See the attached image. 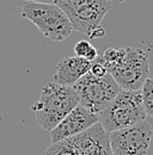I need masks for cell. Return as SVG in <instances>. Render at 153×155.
<instances>
[{"label":"cell","mask_w":153,"mask_h":155,"mask_svg":"<svg viewBox=\"0 0 153 155\" xmlns=\"http://www.w3.org/2000/svg\"><path fill=\"white\" fill-rule=\"evenodd\" d=\"M74 53L76 56L86 58L89 61H93L98 56V50L89 41H79L74 45Z\"/></svg>","instance_id":"cell-14"},{"label":"cell","mask_w":153,"mask_h":155,"mask_svg":"<svg viewBox=\"0 0 153 155\" xmlns=\"http://www.w3.org/2000/svg\"><path fill=\"white\" fill-rule=\"evenodd\" d=\"M96 123H98V115L78 104L49 131L52 143L78 135Z\"/></svg>","instance_id":"cell-8"},{"label":"cell","mask_w":153,"mask_h":155,"mask_svg":"<svg viewBox=\"0 0 153 155\" xmlns=\"http://www.w3.org/2000/svg\"><path fill=\"white\" fill-rule=\"evenodd\" d=\"M89 72L95 77H103V75H105L108 73L107 66H105L100 54H98V56L93 61H91V66H90V71Z\"/></svg>","instance_id":"cell-15"},{"label":"cell","mask_w":153,"mask_h":155,"mask_svg":"<svg viewBox=\"0 0 153 155\" xmlns=\"http://www.w3.org/2000/svg\"><path fill=\"white\" fill-rule=\"evenodd\" d=\"M126 54V48H108L102 55V58L109 71L111 67L118 64Z\"/></svg>","instance_id":"cell-13"},{"label":"cell","mask_w":153,"mask_h":155,"mask_svg":"<svg viewBox=\"0 0 153 155\" xmlns=\"http://www.w3.org/2000/svg\"><path fill=\"white\" fill-rule=\"evenodd\" d=\"M78 155H114L109 146L108 133L96 123L83 133L68 137Z\"/></svg>","instance_id":"cell-9"},{"label":"cell","mask_w":153,"mask_h":155,"mask_svg":"<svg viewBox=\"0 0 153 155\" xmlns=\"http://www.w3.org/2000/svg\"><path fill=\"white\" fill-rule=\"evenodd\" d=\"M91 61L79 56L62 58L56 66L55 73L52 78L53 81L66 86H73L76 80L90 71Z\"/></svg>","instance_id":"cell-10"},{"label":"cell","mask_w":153,"mask_h":155,"mask_svg":"<svg viewBox=\"0 0 153 155\" xmlns=\"http://www.w3.org/2000/svg\"><path fill=\"white\" fill-rule=\"evenodd\" d=\"M146 117L140 90L121 88L114 99L98 114V123L109 134L141 122Z\"/></svg>","instance_id":"cell-2"},{"label":"cell","mask_w":153,"mask_h":155,"mask_svg":"<svg viewBox=\"0 0 153 155\" xmlns=\"http://www.w3.org/2000/svg\"><path fill=\"white\" fill-rule=\"evenodd\" d=\"M55 4L67 15L73 30L89 38L104 36L100 23L111 8L113 0H56Z\"/></svg>","instance_id":"cell-3"},{"label":"cell","mask_w":153,"mask_h":155,"mask_svg":"<svg viewBox=\"0 0 153 155\" xmlns=\"http://www.w3.org/2000/svg\"><path fill=\"white\" fill-rule=\"evenodd\" d=\"M110 73L121 88L140 90L150 74L148 54L141 48H126L122 61L111 67Z\"/></svg>","instance_id":"cell-6"},{"label":"cell","mask_w":153,"mask_h":155,"mask_svg":"<svg viewBox=\"0 0 153 155\" xmlns=\"http://www.w3.org/2000/svg\"><path fill=\"white\" fill-rule=\"evenodd\" d=\"M24 1H36V2H47V4H55L56 0H24Z\"/></svg>","instance_id":"cell-16"},{"label":"cell","mask_w":153,"mask_h":155,"mask_svg":"<svg viewBox=\"0 0 153 155\" xmlns=\"http://www.w3.org/2000/svg\"><path fill=\"white\" fill-rule=\"evenodd\" d=\"M108 136L114 155H146L151 146L153 129L144 119L133 125L114 130Z\"/></svg>","instance_id":"cell-7"},{"label":"cell","mask_w":153,"mask_h":155,"mask_svg":"<svg viewBox=\"0 0 153 155\" xmlns=\"http://www.w3.org/2000/svg\"><path fill=\"white\" fill-rule=\"evenodd\" d=\"M43 155H78L76 148L71 143L68 138L54 142L49 146V148L44 152Z\"/></svg>","instance_id":"cell-12"},{"label":"cell","mask_w":153,"mask_h":155,"mask_svg":"<svg viewBox=\"0 0 153 155\" xmlns=\"http://www.w3.org/2000/svg\"><path fill=\"white\" fill-rule=\"evenodd\" d=\"M140 92L146 115L153 117V78H147L144 81Z\"/></svg>","instance_id":"cell-11"},{"label":"cell","mask_w":153,"mask_h":155,"mask_svg":"<svg viewBox=\"0 0 153 155\" xmlns=\"http://www.w3.org/2000/svg\"><path fill=\"white\" fill-rule=\"evenodd\" d=\"M22 17L35 24L44 37L56 42L70 37L73 31L67 15L56 4L24 1Z\"/></svg>","instance_id":"cell-4"},{"label":"cell","mask_w":153,"mask_h":155,"mask_svg":"<svg viewBox=\"0 0 153 155\" xmlns=\"http://www.w3.org/2000/svg\"><path fill=\"white\" fill-rule=\"evenodd\" d=\"M73 88L79 97V104L96 115H98L121 90L110 73L103 77H95L90 72L76 80Z\"/></svg>","instance_id":"cell-5"},{"label":"cell","mask_w":153,"mask_h":155,"mask_svg":"<svg viewBox=\"0 0 153 155\" xmlns=\"http://www.w3.org/2000/svg\"><path fill=\"white\" fill-rule=\"evenodd\" d=\"M78 104L79 97L73 86L52 80L42 87L39 99L31 105V111L35 114L38 125L43 130L50 131Z\"/></svg>","instance_id":"cell-1"}]
</instances>
